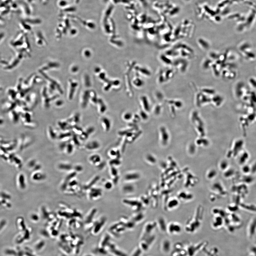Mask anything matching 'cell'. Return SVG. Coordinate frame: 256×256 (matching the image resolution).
Returning a JSON list of instances; mask_svg holds the SVG:
<instances>
[{
    "label": "cell",
    "instance_id": "7a4b0ae2",
    "mask_svg": "<svg viewBox=\"0 0 256 256\" xmlns=\"http://www.w3.org/2000/svg\"><path fill=\"white\" fill-rule=\"evenodd\" d=\"M89 96L86 92H84L81 95L80 100V106L82 109H85L88 106L89 100Z\"/></svg>",
    "mask_w": 256,
    "mask_h": 256
},
{
    "label": "cell",
    "instance_id": "f546056e",
    "mask_svg": "<svg viewBox=\"0 0 256 256\" xmlns=\"http://www.w3.org/2000/svg\"><path fill=\"white\" fill-rule=\"evenodd\" d=\"M90 256V255H86V256Z\"/></svg>",
    "mask_w": 256,
    "mask_h": 256
},
{
    "label": "cell",
    "instance_id": "603a6c76",
    "mask_svg": "<svg viewBox=\"0 0 256 256\" xmlns=\"http://www.w3.org/2000/svg\"><path fill=\"white\" fill-rule=\"evenodd\" d=\"M146 159L149 163H154L155 162V160H156L155 158L153 157L152 156L150 155H148L147 156Z\"/></svg>",
    "mask_w": 256,
    "mask_h": 256
},
{
    "label": "cell",
    "instance_id": "ba28073f",
    "mask_svg": "<svg viewBox=\"0 0 256 256\" xmlns=\"http://www.w3.org/2000/svg\"><path fill=\"white\" fill-rule=\"evenodd\" d=\"M90 162L93 164H96L99 163L101 161V158L98 155H91L89 158Z\"/></svg>",
    "mask_w": 256,
    "mask_h": 256
},
{
    "label": "cell",
    "instance_id": "f1b7e54d",
    "mask_svg": "<svg viewBox=\"0 0 256 256\" xmlns=\"http://www.w3.org/2000/svg\"><path fill=\"white\" fill-rule=\"evenodd\" d=\"M110 154L111 156H115L116 155V152L114 150H111L110 152Z\"/></svg>",
    "mask_w": 256,
    "mask_h": 256
},
{
    "label": "cell",
    "instance_id": "5b68a950",
    "mask_svg": "<svg viewBox=\"0 0 256 256\" xmlns=\"http://www.w3.org/2000/svg\"><path fill=\"white\" fill-rule=\"evenodd\" d=\"M47 133L48 137L52 140H55L58 138V135L55 129L52 126H48L47 129Z\"/></svg>",
    "mask_w": 256,
    "mask_h": 256
},
{
    "label": "cell",
    "instance_id": "484cf974",
    "mask_svg": "<svg viewBox=\"0 0 256 256\" xmlns=\"http://www.w3.org/2000/svg\"><path fill=\"white\" fill-rule=\"evenodd\" d=\"M243 172H245V173H247V172L248 173L249 171H250H250L251 170L248 167H244L243 168Z\"/></svg>",
    "mask_w": 256,
    "mask_h": 256
},
{
    "label": "cell",
    "instance_id": "5bb4252c",
    "mask_svg": "<svg viewBox=\"0 0 256 256\" xmlns=\"http://www.w3.org/2000/svg\"><path fill=\"white\" fill-rule=\"evenodd\" d=\"M79 138H78L77 135L75 134L72 135L71 138V143L73 145L77 146H79L80 145V142Z\"/></svg>",
    "mask_w": 256,
    "mask_h": 256
},
{
    "label": "cell",
    "instance_id": "8992f818",
    "mask_svg": "<svg viewBox=\"0 0 256 256\" xmlns=\"http://www.w3.org/2000/svg\"><path fill=\"white\" fill-rule=\"evenodd\" d=\"M72 134L70 132H65L58 135V138L63 142H66L71 138Z\"/></svg>",
    "mask_w": 256,
    "mask_h": 256
},
{
    "label": "cell",
    "instance_id": "4fadbf2b",
    "mask_svg": "<svg viewBox=\"0 0 256 256\" xmlns=\"http://www.w3.org/2000/svg\"><path fill=\"white\" fill-rule=\"evenodd\" d=\"M68 122L67 120L59 121L58 122L57 125L58 127L59 128L62 130H66L68 128V126L69 125Z\"/></svg>",
    "mask_w": 256,
    "mask_h": 256
},
{
    "label": "cell",
    "instance_id": "d6986e66",
    "mask_svg": "<svg viewBox=\"0 0 256 256\" xmlns=\"http://www.w3.org/2000/svg\"><path fill=\"white\" fill-rule=\"evenodd\" d=\"M89 135L86 133L84 131L81 135H79V139L82 141H84L87 140L89 138Z\"/></svg>",
    "mask_w": 256,
    "mask_h": 256
},
{
    "label": "cell",
    "instance_id": "6da1fadb",
    "mask_svg": "<svg viewBox=\"0 0 256 256\" xmlns=\"http://www.w3.org/2000/svg\"><path fill=\"white\" fill-rule=\"evenodd\" d=\"M100 147V143L95 140L89 142L84 145L85 149L88 151H93L97 150Z\"/></svg>",
    "mask_w": 256,
    "mask_h": 256
},
{
    "label": "cell",
    "instance_id": "30bf717a",
    "mask_svg": "<svg viewBox=\"0 0 256 256\" xmlns=\"http://www.w3.org/2000/svg\"><path fill=\"white\" fill-rule=\"evenodd\" d=\"M45 243L43 240H39L35 244V247L37 251H40L44 248Z\"/></svg>",
    "mask_w": 256,
    "mask_h": 256
},
{
    "label": "cell",
    "instance_id": "cb8c5ba5",
    "mask_svg": "<svg viewBox=\"0 0 256 256\" xmlns=\"http://www.w3.org/2000/svg\"><path fill=\"white\" fill-rule=\"evenodd\" d=\"M145 113H147V112L143 110V111H141L140 113L141 117L144 120H145L148 118V116H147V114H145Z\"/></svg>",
    "mask_w": 256,
    "mask_h": 256
},
{
    "label": "cell",
    "instance_id": "9a60e30c",
    "mask_svg": "<svg viewBox=\"0 0 256 256\" xmlns=\"http://www.w3.org/2000/svg\"><path fill=\"white\" fill-rule=\"evenodd\" d=\"M242 207L244 209L252 212H256V206L252 205H243Z\"/></svg>",
    "mask_w": 256,
    "mask_h": 256
},
{
    "label": "cell",
    "instance_id": "3957f363",
    "mask_svg": "<svg viewBox=\"0 0 256 256\" xmlns=\"http://www.w3.org/2000/svg\"><path fill=\"white\" fill-rule=\"evenodd\" d=\"M80 114L78 113H76L73 115H71V116L67 119V120L69 124L73 127L77 125L78 123L80 121Z\"/></svg>",
    "mask_w": 256,
    "mask_h": 256
},
{
    "label": "cell",
    "instance_id": "52a82bcc",
    "mask_svg": "<svg viewBox=\"0 0 256 256\" xmlns=\"http://www.w3.org/2000/svg\"><path fill=\"white\" fill-rule=\"evenodd\" d=\"M97 105H98V111L100 113H104L106 111V109H107L106 105H105L103 101H101L100 100H98Z\"/></svg>",
    "mask_w": 256,
    "mask_h": 256
},
{
    "label": "cell",
    "instance_id": "e0dca14e",
    "mask_svg": "<svg viewBox=\"0 0 256 256\" xmlns=\"http://www.w3.org/2000/svg\"><path fill=\"white\" fill-rule=\"evenodd\" d=\"M59 168L61 169H63V170H67L70 169L71 168V165L68 163H62L60 164L59 165Z\"/></svg>",
    "mask_w": 256,
    "mask_h": 256
},
{
    "label": "cell",
    "instance_id": "44dd1931",
    "mask_svg": "<svg viewBox=\"0 0 256 256\" xmlns=\"http://www.w3.org/2000/svg\"><path fill=\"white\" fill-rule=\"evenodd\" d=\"M132 115L129 113H126L123 115V118L125 120L129 121L131 119Z\"/></svg>",
    "mask_w": 256,
    "mask_h": 256
},
{
    "label": "cell",
    "instance_id": "277c9868",
    "mask_svg": "<svg viewBox=\"0 0 256 256\" xmlns=\"http://www.w3.org/2000/svg\"><path fill=\"white\" fill-rule=\"evenodd\" d=\"M101 124L103 128L106 132H108L110 129L111 126V122L109 118L104 117L101 118Z\"/></svg>",
    "mask_w": 256,
    "mask_h": 256
},
{
    "label": "cell",
    "instance_id": "ffe728a7",
    "mask_svg": "<svg viewBox=\"0 0 256 256\" xmlns=\"http://www.w3.org/2000/svg\"><path fill=\"white\" fill-rule=\"evenodd\" d=\"M94 128L92 126H90L86 128L84 131L89 136L94 132Z\"/></svg>",
    "mask_w": 256,
    "mask_h": 256
},
{
    "label": "cell",
    "instance_id": "2e32d148",
    "mask_svg": "<svg viewBox=\"0 0 256 256\" xmlns=\"http://www.w3.org/2000/svg\"><path fill=\"white\" fill-rule=\"evenodd\" d=\"M73 131L74 132V134L77 135H80L83 133L84 131L80 127H78L77 126L72 127Z\"/></svg>",
    "mask_w": 256,
    "mask_h": 256
},
{
    "label": "cell",
    "instance_id": "9c48e42d",
    "mask_svg": "<svg viewBox=\"0 0 256 256\" xmlns=\"http://www.w3.org/2000/svg\"><path fill=\"white\" fill-rule=\"evenodd\" d=\"M249 226V234L251 235L254 234V233L255 232V230L256 229V218H254L252 220L251 223H250Z\"/></svg>",
    "mask_w": 256,
    "mask_h": 256
},
{
    "label": "cell",
    "instance_id": "ac0fdd59",
    "mask_svg": "<svg viewBox=\"0 0 256 256\" xmlns=\"http://www.w3.org/2000/svg\"><path fill=\"white\" fill-rule=\"evenodd\" d=\"M139 178V175L136 174H128L126 176V179L128 180H136Z\"/></svg>",
    "mask_w": 256,
    "mask_h": 256
},
{
    "label": "cell",
    "instance_id": "8fae6325",
    "mask_svg": "<svg viewBox=\"0 0 256 256\" xmlns=\"http://www.w3.org/2000/svg\"><path fill=\"white\" fill-rule=\"evenodd\" d=\"M142 105L144 111L147 113H149L150 111V106L148 102L146 99L142 100Z\"/></svg>",
    "mask_w": 256,
    "mask_h": 256
},
{
    "label": "cell",
    "instance_id": "7c38bea8",
    "mask_svg": "<svg viewBox=\"0 0 256 256\" xmlns=\"http://www.w3.org/2000/svg\"><path fill=\"white\" fill-rule=\"evenodd\" d=\"M74 151V145L71 142L67 143L64 151L66 154L71 155Z\"/></svg>",
    "mask_w": 256,
    "mask_h": 256
},
{
    "label": "cell",
    "instance_id": "d4e9b609",
    "mask_svg": "<svg viewBox=\"0 0 256 256\" xmlns=\"http://www.w3.org/2000/svg\"><path fill=\"white\" fill-rule=\"evenodd\" d=\"M250 83L253 86L256 87V79L254 78H251L249 79Z\"/></svg>",
    "mask_w": 256,
    "mask_h": 256
},
{
    "label": "cell",
    "instance_id": "83f0119b",
    "mask_svg": "<svg viewBox=\"0 0 256 256\" xmlns=\"http://www.w3.org/2000/svg\"><path fill=\"white\" fill-rule=\"evenodd\" d=\"M75 168L76 169V170H79V171H81L82 169V167L80 165H77L75 167Z\"/></svg>",
    "mask_w": 256,
    "mask_h": 256
},
{
    "label": "cell",
    "instance_id": "4316f807",
    "mask_svg": "<svg viewBox=\"0 0 256 256\" xmlns=\"http://www.w3.org/2000/svg\"><path fill=\"white\" fill-rule=\"evenodd\" d=\"M112 185L110 183H108L106 184H105V187L107 189H111Z\"/></svg>",
    "mask_w": 256,
    "mask_h": 256
},
{
    "label": "cell",
    "instance_id": "7402d4cb",
    "mask_svg": "<svg viewBox=\"0 0 256 256\" xmlns=\"http://www.w3.org/2000/svg\"><path fill=\"white\" fill-rule=\"evenodd\" d=\"M64 104V101L62 100H59L55 102V106L57 108H60L62 107Z\"/></svg>",
    "mask_w": 256,
    "mask_h": 256
}]
</instances>
